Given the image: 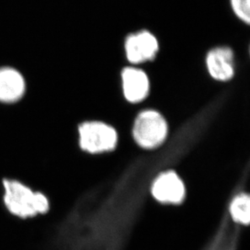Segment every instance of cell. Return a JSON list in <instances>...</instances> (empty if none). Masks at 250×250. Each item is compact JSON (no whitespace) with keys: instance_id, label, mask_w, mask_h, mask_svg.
<instances>
[{"instance_id":"obj_2","label":"cell","mask_w":250,"mask_h":250,"mask_svg":"<svg viewBox=\"0 0 250 250\" xmlns=\"http://www.w3.org/2000/svg\"><path fill=\"white\" fill-rule=\"evenodd\" d=\"M0 185L2 208L11 217L26 221L50 212L51 201L45 192L16 177H3Z\"/></svg>"},{"instance_id":"obj_8","label":"cell","mask_w":250,"mask_h":250,"mask_svg":"<svg viewBox=\"0 0 250 250\" xmlns=\"http://www.w3.org/2000/svg\"><path fill=\"white\" fill-rule=\"evenodd\" d=\"M123 93L130 103H139L148 95L150 82L146 74L140 69L125 67L122 72Z\"/></svg>"},{"instance_id":"obj_1","label":"cell","mask_w":250,"mask_h":250,"mask_svg":"<svg viewBox=\"0 0 250 250\" xmlns=\"http://www.w3.org/2000/svg\"><path fill=\"white\" fill-rule=\"evenodd\" d=\"M187 153L184 146L139 158L111 179L71 198L53 228L55 250H125L153 180Z\"/></svg>"},{"instance_id":"obj_5","label":"cell","mask_w":250,"mask_h":250,"mask_svg":"<svg viewBox=\"0 0 250 250\" xmlns=\"http://www.w3.org/2000/svg\"><path fill=\"white\" fill-rule=\"evenodd\" d=\"M150 195L164 205L177 206L184 202L187 190L182 178L169 168L160 172L153 180Z\"/></svg>"},{"instance_id":"obj_12","label":"cell","mask_w":250,"mask_h":250,"mask_svg":"<svg viewBox=\"0 0 250 250\" xmlns=\"http://www.w3.org/2000/svg\"><path fill=\"white\" fill-rule=\"evenodd\" d=\"M231 6L236 17L241 21L250 24V0H231Z\"/></svg>"},{"instance_id":"obj_3","label":"cell","mask_w":250,"mask_h":250,"mask_svg":"<svg viewBox=\"0 0 250 250\" xmlns=\"http://www.w3.org/2000/svg\"><path fill=\"white\" fill-rule=\"evenodd\" d=\"M118 133L106 123L97 121L85 122L78 127V146L90 155L109 152L118 144Z\"/></svg>"},{"instance_id":"obj_11","label":"cell","mask_w":250,"mask_h":250,"mask_svg":"<svg viewBox=\"0 0 250 250\" xmlns=\"http://www.w3.org/2000/svg\"><path fill=\"white\" fill-rule=\"evenodd\" d=\"M244 181L245 178L242 177L225 208V211L230 219L241 227L248 226L250 219V196L244 189Z\"/></svg>"},{"instance_id":"obj_6","label":"cell","mask_w":250,"mask_h":250,"mask_svg":"<svg viewBox=\"0 0 250 250\" xmlns=\"http://www.w3.org/2000/svg\"><path fill=\"white\" fill-rule=\"evenodd\" d=\"M242 227L235 224L224 210L215 231L200 250H239Z\"/></svg>"},{"instance_id":"obj_9","label":"cell","mask_w":250,"mask_h":250,"mask_svg":"<svg viewBox=\"0 0 250 250\" xmlns=\"http://www.w3.org/2000/svg\"><path fill=\"white\" fill-rule=\"evenodd\" d=\"M207 67L210 76L215 81H229L234 76V55L228 47H217L207 55Z\"/></svg>"},{"instance_id":"obj_4","label":"cell","mask_w":250,"mask_h":250,"mask_svg":"<svg viewBox=\"0 0 250 250\" xmlns=\"http://www.w3.org/2000/svg\"><path fill=\"white\" fill-rule=\"evenodd\" d=\"M167 131L166 118L159 112L148 109L141 112L135 119L133 137L142 148L153 150L166 142Z\"/></svg>"},{"instance_id":"obj_10","label":"cell","mask_w":250,"mask_h":250,"mask_svg":"<svg viewBox=\"0 0 250 250\" xmlns=\"http://www.w3.org/2000/svg\"><path fill=\"white\" fill-rule=\"evenodd\" d=\"M25 92V81L19 71L12 67L0 68V102L14 103Z\"/></svg>"},{"instance_id":"obj_7","label":"cell","mask_w":250,"mask_h":250,"mask_svg":"<svg viewBox=\"0 0 250 250\" xmlns=\"http://www.w3.org/2000/svg\"><path fill=\"white\" fill-rule=\"evenodd\" d=\"M125 50L130 63H142L155 58L159 50L158 41L151 33L142 31L126 38Z\"/></svg>"}]
</instances>
